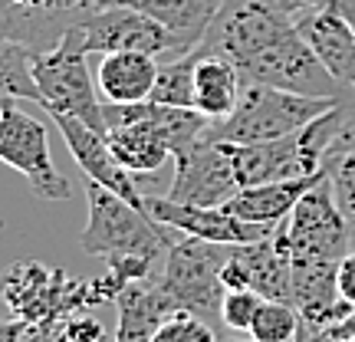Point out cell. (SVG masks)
Returning <instances> with one entry per match:
<instances>
[{
	"label": "cell",
	"instance_id": "5b68a950",
	"mask_svg": "<svg viewBox=\"0 0 355 342\" xmlns=\"http://www.w3.org/2000/svg\"><path fill=\"white\" fill-rule=\"evenodd\" d=\"M290 33H296V10L290 0H224L198 50L227 60L241 73Z\"/></svg>",
	"mask_w": 355,
	"mask_h": 342
},
{
	"label": "cell",
	"instance_id": "836d02e7",
	"mask_svg": "<svg viewBox=\"0 0 355 342\" xmlns=\"http://www.w3.org/2000/svg\"><path fill=\"white\" fill-rule=\"evenodd\" d=\"M345 336H355V313H352V316H349V319H345V323H343V326H339V330L332 332V339H336V342H339V339H345Z\"/></svg>",
	"mask_w": 355,
	"mask_h": 342
},
{
	"label": "cell",
	"instance_id": "44dd1931",
	"mask_svg": "<svg viewBox=\"0 0 355 342\" xmlns=\"http://www.w3.org/2000/svg\"><path fill=\"white\" fill-rule=\"evenodd\" d=\"M194 53H198V63H194V109L207 115L211 122H220L237 109L243 79L237 73V66L227 63V60L201 50Z\"/></svg>",
	"mask_w": 355,
	"mask_h": 342
},
{
	"label": "cell",
	"instance_id": "f1b7e54d",
	"mask_svg": "<svg viewBox=\"0 0 355 342\" xmlns=\"http://www.w3.org/2000/svg\"><path fill=\"white\" fill-rule=\"evenodd\" d=\"M349 152H355V96L349 102L343 99V126H339L336 139H332V148L326 155V162L339 158V155H349Z\"/></svg>",
	"mask_w": 355,
	"mask_h": 342
},
{
	"label": "cell",
	"instance_id": "484cf974",
	"mask_svg": "<svg viewBox=\"0 0 355 342\" xmlns=\"http://www.w3.org/2000/svg\"><path fill=\"white\" fill-rule=\"evenodd\" d=\"M152 342H220V332L194 313H171L158 326Z\"/></svg>",
	"mask_w": 355,
	"mask_h": 342
},
{
	"label": "cell",
	"instance_id": "e575fe53",
	"mask_svg": "<svg viewBox=\"0 0 355 342\" xmlns=\"http://www.w3.org/2000/svg\"><path fill=\"white\" fill-rule=\"evenodd\" d=\"M293 3V10L300 13V10H306V7H319V3H326V0H290Z\"/></svg>",
	"mask_w": 355,
	"mask_h": 342
},
{
	"label": "cell",
	"instance_id": "83f0119b",
	"mask_svg": "<svg viewBox=\"0 0 355 342\" xmlns=\"http://www.w3.org/2000/svg\"><path fill=\"white\" fill-rule=\"evenodd\" d=\"M63 339L66 342H99L105 339V330H102V323L89 309H79L73 316H66L63 323Z\"/></svg>",
	"mask_w": 355,
	"mask_h": 342
},
{
	"label": "cell",
	"instance_id": "f546056e",
	"mask_svg": "<svg viewBox=\"0 0 355 342\" xmlns=\"http://www.w3.org/2000/svg\"><path fill=\"white\" fill-rule=\"evenodd\" d=\"M339 296L355 306V250H349L339 260Z\"/></svg>",
	"mask_w": 355,
	"mask_h": 342
},
{
	"label": "cell",
	"instance_id": "e0dca14e",
	"mask_svg": "<svg viewBox=\"0 0 355 342\" xmlns=\"http://www.w3.org/2000/svg\"><path fill=\"white\" fill-rule=\"evenodd\" d=\"M158 66L162 63L152 53H102V63L96 69L99 96L115 105L148 102L158 79Z\"/></svg>",
	"mask_w": 355,
	"mask_h": 342
},
{
	"label": "cell",
	"instance_id": "ac0fdd59",
	"mask_svg": "<svg viewBox=\"0 0 355 342\" xmlns=\"http://www.w3.org/2000/svg\"><path fill=\"white\" fill-rule=\"evenodd\" d=\"M115 306H119L115 342H152L158 326L171 313H178L175 303L168 300V293L162 290L158 277L145 280V283H128L125 290H119Z\"/></svg>",
	"mask_w": 355,
	"mask_h": 342
},
{
	"label": "cell",
	"instance_id": "4dcf8cb0",
	"mask_svg": "<svg viewBox=\"0 0 355 342\" xmlns=\"http://www.w3.org/2000/svg\"><path fill=\"white\" fill-rule=\"evenodd\" d=\"M20 342H66L63 326L60 323H33V326H26Z\"/></svg>",
	"mask_w": 355,
	"mask_h": 342
},
{
	"label": "cell",
	"instance_id": "8fae6325",
	"mask_svg": "<svg viewBox=\"0 0 355 342\" xmlns=\"http://www.w3.org/2000/svg\"><path fill=\"white\" fill-rule=\"evenodd\" d=\"M220 283H224V290H257L263 300L293 303V270H290L286 221H283L266 241L230 247L227 260L220 266Z\"/></svg>",
	"mask_w": 355,
	"mask_h": 342
},
{
	"label": "cell",
	"instance_id": "8992f818",
	"mask_svg": "<svg viewBox=\"0 0 355 342\" xmlns=\"http://www.w3.org/2000/svg\"><path fill=\"white\" fill-rule=\"evenodd\" d=\"M86 46L83 33L73 26L53 50L33 56V79L40 89V105L50 115H69L86 122L102 135H109L105 126V105L99 102V86L89 76Z\"/></svg>",
	"mask_w": 355,
	"mask_h": 342
},
{
	"label": "cell",
	"instance_id": "cb8c5ba5",
	"mask_svg": "<svg viewBox=\"0 0 355 342\" xmlns=\"http://www.w3.org/2000/svg\"><path fill=\"white\" fill-rule=\"evenodd\" d=\"M300 332H303V313L296 306L283 300H263L247 336L257 342H296Z\"/></svg>",
	"mask_w": 355,
	"mask_h": 342
},
{
	"label": "cell",
	"instance_id": "7c38bea8",
	"mask_svg": "<svg viewBox=\"0 0 355 342\" xmlns=\"http://www.w3.org/2000/svg\"><path fill=\"white\" fill-rule=\"evenodd\" d=\"M241 191L234 155L227 142H217L211 132L191 148L181 162H175V178L168 198L194 207H224Z\"/></svg>",
	"mask_w": 355,
	"mask_h": 342
},
{
	"label": "cell",
	"instance_id": "d4e9b609",
	"mask_svg": "<svg viewBox=\"0 0 355 342\" xmlns=\"http://www.w3.org/2000/svg\"><path fill=\"white\" fill-rule=\"evenodd\" d=\"M263 306V296L257 290H224V300H220V326L227 332H237V336H247L250 326H254L257 313Z\"/></svg>",
	"mask_w": 355,
	"mask_h": 342
},
{
	"label": "cell",
	"instance_id": "6da1fadb",
	"mask_svg": "<svg viewBox=\"0 0 355 342\" xmlns=\"http://www.w3.org/2000/svg\"><path fill=\"white\" fill-rule=\"evenodd\" d=\"M0 296L17 319L24 323H63L79 309L112 300L115 293L105 277L73 280L66 270L40 264V260H17L0 277Z\"/></svg>",
	"mask_w": 355,
	"mask_h": 342
},
{
	"label": "cell",
	"instance_id": "5bb4252c",
	"mask_svg": "<svg viewBox=\"0 0 355 342\" xmlns=\"http://www.w3.org/2000/svg\"><path fill=\"white\" fill-rule=\"evenodd\" d=\"M105 126H109L105 139H109L112 155L139 181L158 175L168 165L171 148L148 119V102H128V105L105 102Z\"/></svg>",
	"mask_w": 355,
	"mask_h": 342
},
{
	"label": "cell",
	"instance_id": "3957f363",
	"mask_svg": "<svg viewBox=\"0 0 355 342\" xmlns=\"http://www.w3.org/2000/svg\"><path fill=\"white\" fill-rule=\"evenodd\" d=\"M339 126H343V102L293 135L260 142V145H230L241 188L319 175L326 168V155H329Z\"/></svg>",
	"mask_w": 355,
	"mask_h": 342
},
{
	"label": "cell",
	"instance_id": "4fadbf2b",
	"mask_svg": "<svg viewBox=\"0 0 355 342\" xmlns=\"http://www.w3.org/2000/svg\"><path fill=\"white\" fill-rule=\"evenodd\" d=\"M145 214H152L158 224L171 228L175 234L201 237L224 247H243V243L266 241L279 224H254L243 217L230 214L227 207H194V204H178L171 198H145Z\"/></svg>",
	"mask_w": 355,
	"mask_h": 342
},
{
	"label": "cell",
	"instance_id": "603a6c76",
	"mask_svg": "<svg viewBox=\"0 0 355 342\" xmlns=\"http://www.w3.org/2000/svg\"><path fill=\"white\" fill-rule=\"evenodd\" d=\"M194 63H198V53H184V56H175V60L158 66L152 102L194 109Z\"/></svg>",
	"mask_w": 355,
	"mask_h": 342
},
{
	"label": "cell",
	"instance_id": "ba28073f",
	"mask_svg": "<svg viewBox=\"0 0 355 342\" xmlns=\"http://www.w3.org/2000/svg\"><path fill=\"white\" fill-rule=\"evenodd\" d=\"M0 162L26 178L30 191L43 201H69L73 185L60 175L50 155V132L30 112H24L17 99L0 102Z\"/></svg>",
	"mask_w": 355,
	"mask_h": 342
},
{
	"label": "cell",
	"instance_id": "4316f807",
	"mask_svg": "<svg viewBox=\"0 0 355 342\" xmlns=\"http://www.w3.org/2000/svg\"><path fill=\"white\" fill-rule=\"evenodd\" d=\"M326 171H329V185L336 191V201H339L345 221H349V228L355 234V152L326 162Z\"/></svg>",
	"mask_w": 355,
	"mask_h": 342
},
{
	"label": "cell",
	"instance_id": "1f68e13d",
	"mask_svg": "<svg viewBox=\"0 0 355 342\" xmlns=\"http://www.w3.org/2000/svg\"><path fill=\"white\" fill-rule=\"evenodd\" d=\"M26 326L30 323H24V319H0V342H20V336L26 332Z\"/></svg>",
	"mask_w": 355,
	"mask_h": 342
},
{
	"label": "cell",
	"instance_id": "7402d4cb",
	"mask_svg": "<svg viewBox=\"0 0 355 342\" xmlns=\"http://www.w3.org/2000/svg\"><path fill=\"white\" fill-rule=\"evenodd\" d=\"M3 99L40 102V89L33 79V53L7 33H0V102Z\"/></svg>",
	"mask_w": 355,
	"mask_h": 342
},
{
	"label": "cell",
	"instance_id": "277c9868",
	"mask_svg": "<svg viewBox=\"0 0 355 342\" xmlns=\"http://www.w3.org/2000/svg\"><path fill=\"white\" fill-rule=\"evenodd\" d=\"M86 204H89V224L79 234V247L89 257H148L165 264L162 254H168V243L175 241V230L158 224L152 214L132 207L125 198L112 194L96 181L86 185Z\"/></svg>",
	"mask_w": 355,
	"mask_h": 342
},
{
	"label": "cell",
	"instance_id": "8d00e7d4",
	"mask_svg": "<svg viewBox=\"0 0 355 342\" xmlns=\"http://www.w3.org/2000/svg\"><path fill=\"white\" fill-rule=\"evenodd\" d=\"M339 342H355V336H345V339H339Z\"/></svg>",
	"mask_w": 355,
	"mask_h": 342
},
{
	"label": "cell",
	"instance_id": "d6986e66",
	"mask_svg": "<svg viewBox=\"0 0 355 342\" xmlns=\"http://www.w3.org/2000/svg\"><path fill=\"white\" fill-rule=\"evenodd\" d=\"M322 175H326V168H322L319 175H309V178L273 181V185H250V188L237 191L224 207H227L230 214L243 217V221H254V224H283V221L290 217L293 207L300 204V198H303Z\"/></svg>",
	"mask_w": 355,
	"mask_h": 342
},
{
	"label": "cell",
	"instance_id": "9c48e42d",
	"mask_svg": "<svg viewBox=\"0 0 355 342\" xmlns=\"http://www.w3.org/2000/svg\"><path fill=\"white\" fill-rule=\"evenodd\" d=\"M76 26L83 33L86 53H152V56L194 53L158 20L132 7H119V3H102L96 10H89Z\"/></svg>",
	"mask_w": 355,
	"mask_h": 342
},
{
	"label": "cell",
	"instance_id": "2e32d148",
	"mask_svg": "<svg viewBox=\"0 0 355 342\" xmlns=\"http://www.w3.org/2000/svg\"><path fill=\"white\" fill-rule=\"evenodd\" d=\"M296 30L303 33L319 63L329 69V76L343 89L355 92V30L343 13L329 0L319 7H306L296 13Z\"/></svg>",
	"mask_w": 355,
	"mask_h": 342
},
{
	"label": "cell",
	"instance_id": "9a60e30c",
	"mask_svg": "<svg viewBox=\"0 0 355 342\" xmlns=\"http://www.w3.org/2000/svg\"><path fill=\"white\" fill-rule=\"evenodd\" d=\"M53 122L60 128V135H63L73 162L83 168V175H86L89 181L109 188L112 194L125 198L132 207L145 211V198H141V191H139V178L132 175L128 168H122V162L112 155L109 139H105L102 132L89 128L86 122H79V119H69V115H53Z\"/></svg>",
	"mask_w": 355,
	"mask_h": 342
},
{
	"label": "cell",
	"instance_id": "30bf717a",
	"mask_svg": "<svg viewBox=\"0 0 355 342\" xmlns=\"http://www.w3.org/2000/svg\"><path fill=\"white\" fill-rule=\"evenodd\" d=\"M352 228L329 185V171L306 191L300 204L286 217V241L290 257H319V260H343L352 243Z\"/></svg>",
	"mask_w": 355,
	"mask_h": 342
},
{
	"label": "cell",
	"instance_id": "d590c367",
	"mask_svg": "<svg viewBox=\"0 0 355 342\" xmlns=\"http://www.w3.org/2000/svg\"><path fill=\"white\" fill-rule=\"evenodd\" d=\"M220 342H257L250 336H237V332H220Z\"/></svg>",
	"mask_w": 355,
	"mask_h": 342
},
{
	"label": "cell",
	"instance_id": "52a82bcc",
	"mask_svg": "<svg viewBox=\"0 0 355 342\" xmlns=\"http://www.w3.org/2000/svg\"><path fill=\"white\" fill-rule=\"evenodd\" d=\"M227 250L230 247L224 243H211L188 234H178L168 243L158 283L178 313H194L201 319L220 316V300H224L220 266L227 260Z\"/></svg>",
	"mask_w": 355,
	"mask_h": 342
},
{
	"label": "cell",
	"instance_id": "7a4b0ae2",
	"mask_svg": "<svg viewBox=\"0 0 355 342\" xmlns=\"http://www.w3.org/2000/svg\"><path fill=\"white\" fill-rule=\"evenodd\" d=\"M343 99L300 96V92H286V89H277V86H263V83H243L237 109L227 119L211 122V135L217 142H227V145L273 142V139L300 132L313 119L336 109Z\"/></svg>",
	"mask_w": 355,
	"mask_h": 342
},
{
	"label": "cell",
	"instance_id": "d6a6232c",
	"mask_svg": "<svg viewBox=\"0 0 355 342\" xmlns=\"http://www.w3.org/2000/svg\"><path fill=\"white\" fill-rule=\"evenodd\" d=\"M332 7H336V10L343 13L345 20H349V26H352L355 30V0H329Z\"/></svg>",
	"mask_w": 355,
	"mask_h": 342
},
{
	"label": "cell",
	"instance_id": "ffe728a7",
	"mask_svg": "<svg viewBox=\"0 0 355 342\" xmlns=\"http://www.w3.org/2000/svg\"><path fill=\"white\" fill-rule=\"evenodd\" d=\"M102 3H119V7L141 10L145 17L158 20L165 30H171L188 50H198L224 0H99V7Z\"/></svg>",
	"mask_w": 355,
	"mask_h": 342
}]
</instances>
